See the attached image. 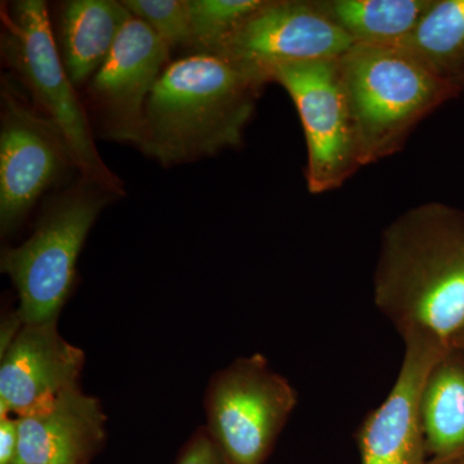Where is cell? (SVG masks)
I'll use <instances>...</instances> for the list:
<instances>
[{"instance_id": "44dd1931", "label": "cell", "mask_w": 464, "mask_h": 464, "mask_svg": "<svg viewBox=\"0 0 464 464\" xmlns=\"http://www.w3.org/2000/svg\"><path fill=\"white\" fill-rule=\"evenodd\" d=\"M18 439L17 417H0V464H16Z\"/></svg>"}, {"instance_id": "cb8c5ba5", "label": "cell", "mask_w": 464, "mask_h": 464, "mask_svg": "<svg viewBox=\"0 0 464 464\" xmlns=\"http://www.w3.org/2000/svg\"><path fill=\"white\" fill-rule=\"evenodd\" d=\"M463 83H464V69H463L462 74H460L459 78H458V81H457V84L459 85V88H460V85H462Z\"/></svg>"}, {"instance_id": "6da1fadb", "label": "cell", "mask_w": 464, "mask_h": 464, "mask_svg": "<svg viewBox=\"0 0 464 464\" xmlns=\"http://www.w3.org/2000/svg\"><path fill=\"white\" fill-rule=\"evenodd\" d=\"M374 301L402 340L454 346L464 333V216L440 204L411 210L384 232Z\"/></svg>"}, {"instance_id": "3957f363", "label": "cell", "mask_w": 464, "mask_h": 464, "mask_svg": "<svg viewBox=\"0 0 464 464\" xmlns=\"http://www.w3.org/2000/svg\"><path fill=\"white\" fill-rule=\"evenodd\" d=\"M2 52L9 69L26 88L33 106L53 124L82 177L111 194L123 183L101 158L78 88L67 75L42 0H17L2 8Z\"/></svg>"}, {"instance_id": "5bb4252c", "label": "cell", "mask_w": 464, "mask_h": 464, "mask_svg": "<svg viewBox=\"0 0 464 464\" xmlns=\"http://www.w3.org/2000/svg\"><path fill=\"white\" fill-rule=\"evenodd\" d=\"M130 17L123 3L114 0H69L61 5L58 51L76 88L99 72Z\"/></svg>"}, {"instance_id": "7c38bea8", "label": "cell", "mask_w": 464, "mask_h": 464, "mask_svg": "<svg viewBox=\"0 0 464 464\" xmlns=\"http://www.w3.org/2000/svg\"><path fill=\"white\" fill-rule=\"evenodd\" d=\"M404 343V360L392 390L360 426L362 464H424L420 396L427 375L448 348L422 335H409Z\"/></svg>"}, {"instance_id": "603a6c76", "label": "cell", "mask_w": 464, "mask_h": 464, "mask_svg": "<svg viewBox=\"0 0 464 464\" xmlns=\"http://www.w3.org/2000/svg\"><path fill=\"white\" fill-rule=\"evenodd\" d=\"M444 464H464V457L459 458V459L451 460V462L444 463Z\"/></svg>"}, {"instance_id": "30bf717a", "label": "cell", "mask_w": 464, "mask_h": 464, "mask_svg": "<svg viewBox=\"0 0 464 464\" xmlns=\"http://www.w3.org/2000/svg\"><path fill=\"white\" fill-rule=\"evenodd\" d=\"M170 47L143 21L130 17L103 65L88 83V102L101 134L141 150L151 92Z\"/></svg>"}, {"instance_id": "277c9868", "label": "cell", "mask_w": 464, "mask_h": 464, "mask_svg": "<svg viewBox=\"0 0 464 464\" xmlns=\"http://www.w3.org/2000/svg\"><path fill=\"white\" fill-rule=\"evenodd\" d=\"M360 163L389 154L458 85L400 45L355 44L340 58Z\"/></svg>"}, {"instance_id": "8992f818", "label": "cell", "mask_w": 464, "mask_h": 464, "mask_svg": "<svg viewBox=\"0 0 464 464\" xmlns=\"http://www.w3.org/2000/svg\"><path fill=\"white\" fill-rule=\"evenodd\" d=\"M295 405L297 392L265 356L240 357L210 380L207 431L228 463L262 464Z\"/></svg>"}, {"instance_id": "8fae6325", "label": "cell", "mask_w": 464, "mask_h": 464, "mask_svg": "<svg viewBox=\"0 0 464 464\" xmlns=\"http://www.w3.org/2000/svg\"><path fill=\"white\" fill-rule=\"evenodd\" d=\"M0 357V417L32 413L79 387L85 362L83 351L60 334L57 320L23 323Z\"/></svg>"}, {"instance_id": "ba28073f", "label": "cell", "mask_w": 464, "mask_h": 464, "mask_svg": "<svg viewBox=\"0 0 464 464\" xmlns=\"http://www.w3.org/2000/svg\"><path fill=\"white\" fill-rule=\"evenodd\" d=\"M70 168H76L61 134L11 84L2 91L0 231H16Z\"/></svg>"}, {"instance_id": "7402d4cb", "label": "cell", "mask_w": 464, "mask_h": 464, "mask_svg": "<svg viewBox=\"0 0 464 464\" xmlns=\"http://www.w3.org/2000/svg\"><path fill=\"white\" fill-rule=\"evenodd\" d=\"M453 347L462 348V350H464V333L462 335H460L459 338H458V340H457L456 343H454Z\"/></svg>"}, {"instance_id": "ffe728a7", "label": "cell", "mask_w": 464, "mask_h": 464, "mask_svg": "<svg viewBox=\"0 0 464 464\" xmlns=\"http://www.w3.org/2000/svg\"><path fill=\"white\" fill-rule=\"evenodd\" d=\"M176 464H230L207 429L194 433L183 447Z\"/></svg>"}, {"instance_id": "7a4b0ae2", "label": "cell", "mask_w": 464, "mask_h": 464, "mask_svg": "<svg viewBox=\"0 0 464 464\" xmlns=\"http://www.w3.org/2000/svg\"><path fill=\"white\" fill-rule=\"evenodd\" d=\"M264 83L219 54L198 52L174 61L146 106L141 151L169 167L237 146Z\"/></svg>"}, {"instance_id": "e0dca14e", "label": "cell", "mask_w": 464, "mask_h": 464, "mask_svg": "<svg viewBox=\"0 0 464 464\" xmlns=\"http://www.w3.org/2000/svg\"><path fill=\"white\" fill-rule=\"evenodd\" d=\"M400 47L457 84L464 69V0L433 2Z\"/></svg>"}, {"instance_id": "4fadbf2b", "label": "cell", "mask_w": 464, "mask_h": 464, "mask_svg": "<svg viewBox=\"0 0 464 464\" xmlns=\"http://www.w3.org/2000/svg\"><path fill=\"white\" fill-rule=\"evenodd\" d=\"M17 420L16 464H91L106 441L100 400L79 387Z\"/></svg>"}, {"instance_id": "ac0fdd59", "label": "cell", "mask_w": 464, "mask_h": 464, "mask_svg": "<svg viewBox=\"0 0 464 464\" xmlns=\"http://www.w3.org/2000/svg\"><path fill=\"white\" fill-rule=\"evenodd\" d=\"M265 3L261 0H190L191 47L213 53Z\"/></svg>"}, {"instance_id": "2e32d148", "label": "cell", "mask_w": 464, "mask_h": 464, "mask_svg": "<svg viewBox=\"0 0 464 464\" xmlns=\"http://www.w3.org/2000/svg\"><path fill=\"white\" fill-rule=\"evenodd\" d=\"M432 0H334L320 8L356 44L400 45L414 32Z\"/></svg>"}, {"instance_id": "5b68a950", "label": "cell", "mask_w": 464, "mask_h": 464, "mask_svg": "<svg viewBox=\"0 0 464 464\" xmlns=\"http://www.w3.org/2000/svg\"><path fill=\"white\" fill-rule=\"evenodd\" d=\"M112 195L82 177L52 201L21 246L3 250L0 267L17 290L24 324L58 320L74 285L84 241Z\"/></svg>"}, {"instance_id": "9a60e30c", "label": "cell", "mask_w": 464, "mask_h": 464, "mask_svg": "<svg viewBox=\"0 0 464 464\" xmlns=\"http://www.w3.org/2000/svg\"><path fill=\"white\" fill-rule=\"evenodd\" d=\"M427 454L444 464L464 457V350L448 348L427 375L420 396Z\"/></svg>"}, {"instance_id": "52a82bcc", "label": "cell", "mask_w": 464, "mask_h": 464, "mask_svg": "<svg viewBox=\"0 0 464 464\" xmlns=\"http://www.w3.org/2000/svg\"><path fill=\"white\" fill-rule=\"evenodd\" d=\"M268 81L292 97L306 136L311 192L332 190L360 164L355 124L340 60L307 61L275 69Z\"/></svg>"}, {"instance_id": "9c48e42d", "label": "cell", "mask_w": 464, "mask_h": 464, "mask_svg": "<svg viewBox=\"0 0 464 464\" xmlns=\"http://www.w3.org/2000/svg\"><path fill=\"white\" fill-rule=\"evenodd\" d=\"M355 44L319 5L266 2L213 53L267 82L277 67L340 60Z\"/></svg>"}, {"instance_id": "d6986e66", "label": "cell", "mask_w": 464, "mask_h": 464, "mask_svg": "<svg viewBox=\"0 0 464 464\" xmlns=\"http://www.w3.org/2000/svg\"><path fill=\"white\" fill-rule=\"evenodd\" d=\"M121 3L170 48L191 47L190 0H124Z\"/></svg>"}]
</instances>
